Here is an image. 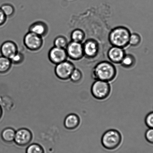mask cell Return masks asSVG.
Segmentation results:
<instances>
[{
    "label": "cell",
    "mask_w": 153,
    "mask_h": 153,
    "mask_svg": "<svg viewBox=\"0 0 153 153\" xmlns=\"http://www.w3.org/2000/svg\"><path fill=\"white\" fill-rule=\"evenodd\" d=\"M81 123L80 117L75 114H71L65 118L64 125L67 129L74 130L79 126Z\"/></svg>",
    "instance_id": "cell-13"
},
{
    "label": "cell",
    "mask_w": 153,
    "mask_h": 153,
    "mask_svg": "<svg viewBox=\"0 0 153 153\" xmlns=\"http://www.w3.org/2000/svg\"><path fill=\"white\" fill-rule=\"evenodd\" d=\"M117 71L113 63L108 61L99 62L93 68L92 77L94 80L110 82L115 79Z\"/></svg>",
    "instance_id": "cell-1"
},
{
    "label": "cell",
    "mask_w": 153,
    "mask_h": 153,
    "mask_svg": "<svg viewBox=\"0 0 153 153\" xmlns=\"http://www.w3.org/2000/svg\"><path fill=\"white\" fill-rule=\"evenodd\" d=\"M12 63L10 59L1 56H0V74L6 73L10 71Z\"/></svg>",
    "instance_id": "cell-17"
},
{
    "label": "cell",
    "mask_w": 153,
    "mask_h": 153,
    "mask_svg": "<svg viewBox=\"0 0 153 153\" xmlns=\"http://www.w3.org/2000/svg\"><path fill=\"white\" fill-rule=\"evenodd\" d=\"M16 131L11 127L4 129L1 133V136L3 140L7 143L14 142Z\"/></svg>",
    "instance_id": "cell-16"
},
{
    "label": "cell",
    "mask_w": 153,
    "mask_h": 153,
    "mask_svg": "<svg viewBox=\"0 0 153 153\" xmlns=\"http://www.w3.org/2000/svg\"><path fill=\"white\" fill-rule=\"evenodd\" d=\"M48 57L51 62L56 65L67 60L68 56L66 49L54 46L49 51Z\"/></svg>",
    "instance_id": "cell-8"
},
{
    "label": "cell",
    "mask_w": 153,
    "mask_h": 153,
    "mask_svg": "<svg viewBox=\"0 0 153 153\" xmlns=\"http://www.w3.org/2000/svg\"><path fill=\"white\" fill-rule=\"evenodd\" d=\"M24 55L18 51L10 59L12 64H13L17 65L22 63L24 60Z\"/></svg>",
    "instance_id": "cell-24"
},
{
    "label": "cell",
    "mask_w": 153,
    "mask_h": 153,
    "mask_svg": "<svg viewBox=\"0 0 153 153\" xmlns=\"http://www.w3.org/2000/svg\"><path fill=\"white\" fill-rule=\"evenodd\" d=\"M18 51L17 44L11 41H5L0 47V52L2 56L10 59Z\"/></svg>",
    "instance_id": "cell-12"
},
{
    "label": "cell",
    "mask_w": 153,
    "mask_h": 153,
    "mask_svg": "<svg viewBox=\"0 0 153 153\" xmlns=\"http://www.w3.org/2000/svg\"><path fill=\"white\" fill-rule=\"evenodd\" d=\"M84 57L88 59H93L99 53V45L96 40L89 39L82 44Z\"/></svg>",
    "instance_id": "cell-10"
},
{
    "label": "cell",
    "mask_w": 153,
    "mask_h": 153,
    "mask_svg": "<svg viewBox=\"0 0 153 153\" xmlns=\"http://www.w3.org/2000/svg\"><path fill=\"white\" fill-rule=\"evenodd\" d=\"M75 68V65L72 62L66 60L56 65L55 73L59 79L66 80L69 79Z\"/></svg>",
    "instance_id": "cell-5"
},
{
    "label": "cell",
    "mask_w": 153,
    "mask_h": 153,
    "mask_svg": "<svg viewBox=\"0 0 153 153\" xmlns=\"http://www.w3.org/2000/svg\"><path fill=\"white\" fill-rule=\"evenodd\" d=\"M68 57L71 60L77 61L84 57L82 43L71 41L68 42L66 48Z\"/></svg>",
    "instance_id": "cell-7"
},
{
    "label": "cell",
    "mask_w": 153,
    "mask_h": 153,
    "mask_svg": "<svg viewBox=\"0 0 153 153\" xmlns=\"http://www.w3.org/2000/svg\"><path fill=\"white\" fill-rule=\"evenodd\" d=\"M71 41L82 43L85 38V33L82 30L80 29H75L71 32Z\"/></svg>",
    "instance_id": "cell-18"
},
{
    "label": "cell",
    "mask_w": 153,
    "mask_h": 153,
    "mask_svg": "<svg viewBox=\"0 0 153 153\" xmlns=\"http://www.w3.org/2000/svg\"><path fill=\"white\" fill-rule=\"evenodd\" d=\"M142 42V38L139 33H131L129 39V45L136 47L139 46Z\"/></svg>",
    "instance_id": "cell-19"
},
{
    "label": "cell",
    "mask_w": 153,
    "mask_h": 153,
    "mask_svg": "<svg viewBox=\"0 0 153 153\" xmlns=\"http://www.w3.org/2000/svg\"><path fill=\"white\" fill-rule=\"evenodd\" d=\"M7 17L0 8V26H2L6 22Z\"/></svg>",
    "instance_id": "cell-27"
},
{
    "label": "cell",
    "mask_w": 153,
    "mask_h": 153,
    "mask_svg": "<svg viewBox=\"0 0 153 153\" xmlns=\"http://www.w3.org/2000/svg\"><path fill=\"white\" fill-rule=\"evenodd\" d=\"M68 44L67 39L66 37L63 36H59L54 40V44L55 47L65 49Z\"/></svg>",
    "instance_id": "cell-21"
},
{
    "label": "cell",
    "mask_w": 153,
    "mask_h": 153,
    "mask_svg": "<svg viewBox=\"0 0 153 153\" xmlns=\"http://www.w3.org/2000/svg\"><path fill=\"white\" fill-rule=\"evenodd\" d=\"M4 14L7 17H11L14 14L15 9L14 7L11 4H3L1 7Z\"/></svg>",
    "instance_id": "cell-23"
},
{
    "label": "cell",
    "mask_w": 153,
    "mask_h": 153,
    "mask_svg": "<svg viewBox=\"0 0 153 153\" xmlns=\"http://www.w3.org/2000/svg\"><path fill=\"white\" fill-rule=\"evenodd\" d=\"M83 78V74L79 69L75 68L71 74L70 79L74 83H79Z\"/></svg>",
    "instance_id": "cell-22"
},
{
    "label": "cell",
    "mask_w": 153,
    "mask_h": 153,
    "mask_svg": "<svg viewBox=\"0 0 153 153\" xmlns=\"http://www.w3.org/2000/svg\"><path fill=\"white\" fill-rule=\"evenodd\" d=\"M48 27L44 22L38 21L33 23L30 26L29 32L33 33L39 36H45L48 32Z\"/></svg>",
    "instance_id": "cell-14"
},
{
    "label": "cell",
    "mask_w": 153,
    "mask_h": 153,
    "mask_svg": "<svg viewBox=\"0 0 153 153\" xmlns=\"http://www.w3.org/2000/svg\"><path fill=\"white\" fill-rule=\"evenodd\" d=\"M33 135L29 129L22 128L16 131L14 142L20 146H25L29 145L32 141Z\"/></svg>",
    "instance_id": "cell-9"
},
{
    "label": "cell",
    "mask_w": 153,
    "mask_h": 153,
    "mask_svg": "<svg viewBox=\"0 0 153 153\" xmlns=\"http://www.w3.org/2000/svg\"><path fill=\"white\" fill-rule=\"evenodd\" d=\"M43 42L42 37L30 32L27 33L24 37V44L31 51L39 50L42 47Z\"/></svg>",
    "instance_id": "cell-6"
},
{
    "label": "cell",
    "mask_w": 153,
    "mask_h": 153,
    "mask_svg": "<svg viewBox=\"0 0 153 153\" xmlns=\"http://www.w3.org/2000/svg\"><path fill=\"white\" fill-rule=\"evenodd\" d=\"M122 139V136L119 131L116 129H109L102 135L101 143L106 149L114 150L119 147Z\"/></svg>",
    "instance_id": "cell-3"
},
{
    "label": "cell",
    "mask_w": 153,
    "mask_h": 153,
    "mask_svg": "<svg viewBox=\"0 0 153 153\" xmlns=\"http://www.w3.org/2000/svg\"><path fill=\"white\" fill-rule=\"evenodd\" d=\"M145 136L147 142L153 145V128H149L145 132Z\"/></svg>",
    "instance_id": "cell-26"
},
{
    "label": "cell",
    "mask_w": 153,
    "mask_h": 153,
    "mask_svg": "<svg viewBox=\"0 0 153 153\" xmlns=\"http://www.w3.org/2000/svg\"><path fill=\"white\" fill-rule=\"evenodd\" d=\"M111 87L109 82L95 80L91 88V92L95 99L103 100L107 99L111 94Z\"/></svg>",
    "instance_id": "cell-4"
},
{
    "label": "cell",
    "mask_w": 153,
    "mask_h": 153,
    "mask_svg": "<svg viewBox=\"0 0 153 153\" xmlns=\"http://www.w3.org/2000/svg\"><path fill=\"white\" fill-rule=\"evenodd\" d=\"M126 54L124 48L112 46L108 50L107 57L109 61L114 64H120Z\"/></svg>",
    "instance_id": "cell-11"
},
{
    "label": "cell",
    "mask_w": 153,
    "mask_h": 153,
    "mask_svg": "<svg viewBox=\"0 0 153 153\" xmlns=\"http://www.w3.org/2000/svg\"><path fill=\"white\" fill-rule=\"evenodd\" d=\"M26 153H45V151L41 145L34 143L30 144L27 147Z\"/></svg>",
    "instance_id": "cell-20"
},
{
    "label": "cell",
    "mask_w": 153,
    "mask_h": 153,
    "mask_svg": "<svg viewBox=\"0 0 153 153\" xmlns=\"http://www.w3.org/2000/svg\"><path fill=\"white\" fill-rule=\"evenodd\" d=\"M131 34L128 28L123 26L117 27L110 31L108 40L112 46L125 48L129 45Z\"/></svg>",
    "instance_id": "cell-2"
},
{
    "label": "cell",
    "mask_w": 153,
    "mask_h": 153,
    "mask_svg": "<svg viewBox=\"0 0 153 153\" xmlns=\"http://www.w3.org/2000/svg\"><path fill=\"white\" fill-rule=\"evenodd\" d=\"M136 62V58L133 54H126L120 64L123 68L130 69L135 66Z\"/></svg>",
    "instance_id": "cell-15"
},
{
    "label": "cell",
    "mask_w": 153,
    "mask_h": 153,
    "mask_svg": "<svg viewBox=\"0 0 153 153\" xmlns=\"http://www.w3.org/2000/svg\"><path fill=\"white\" fill-rule=\"evenodd\" d=\"M3 115V110L2 107L0 105V120L2 118Z\"/></svg>",
    "instance_id": "cell-28"
},
{
    "label": "cell",
    "mask_w": 153,
    "mask_h": 153,
    "mask_svg": "<svg viewBox=\"0 0 153 153\" xmlns=\"http://www.w3.org/2000/svg\"><path fill=\"white\" fill-rule=\"evenodd\" d=\"M145 122L149 128H153V111L147 114L145 118Z\"/></svg>",
    "instance_id": "cell-25"
}]
</instances>
